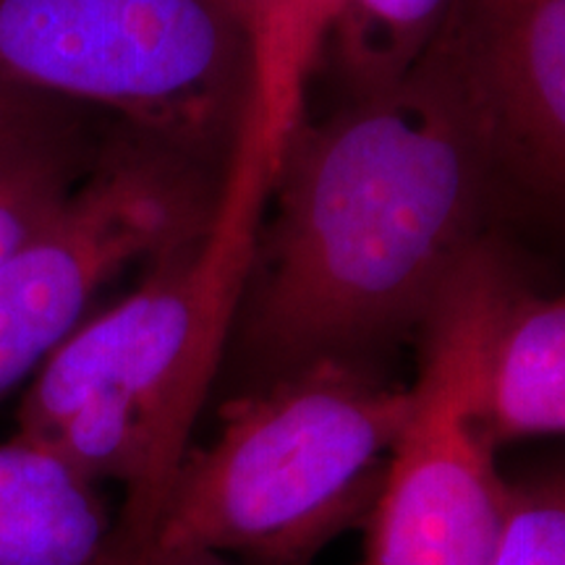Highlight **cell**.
Returning a JSON list of instances; mask_svg holds the SVG:
<instances>
[{"label": "cell", "instance_id": "obj_1", "mask_svg": "<svg viewBox=\"0 0 565 565\" xmlns=\"http://www.w3.org/2000/svg\"><path fill=\"white\" fill-rule=\"evenodd\" d=\"M498 181L445 34L391 89L301 124L280 162L238 309L249 387L362 359L422 330L482 246Z\"/></svg>", "mask_w": 565, "mask_h": 565}, {"label": "cell", "instance_id": "obj_2", "mask_svg": "<svg viewBox=\"0 0 565 565\" xmlns=\"http://www.w3.org/2000/svg\"><path fill=\"white\" fill-rule=\"evenodd\" d=\"M270 194L263 145L242 129L207 228L147 267L121 301L87 317L24 387L13 437L51 450L89 482L124 487L100 565H134L150 547L231 351Z\"/></svg>", "mask_w": 565, "mask_h": 565}, {"label": "cell", "instance_id": "obj_3", "mask_svg": "<svg viewBox=\"0 0 565 565\" xmlns=\"http://www.w3.org/2000/svg\"><path fill=\"white\" fill-rule=\"evenodd\" d=\"M408 404V385L362 359H320L246 387L221 406L217 435L186 450L145 555L309 565L366 526Z\"/></svg>", "mask_w": 565, "mask_h": 565}, {"label": "cell", "instance_id": "obj_4", "mask_svg": "<svg viewBox=\"0 0 565 565\" xmlns=\"http://www.w3.org/2000/svg\"><path fill=\"white\" fill-rule=\"evenodd\" d=\"M0 87L124 129L223 173L252 100L233 0H0Z\"/></svg>", "mask_w": 565, "mask_h": 565}, {"label": "cell", "instance_id": "obj_5", "mask_svg": "<svg viewBox=\"0 0 565 565\" xmlns=\"http://www.w3.org/2000/svg\"><path fill=\"white\" fill-rule=\"evenodd\" d=\"M223 173L129 131L95 152L0 265V401L32 383L110 280L207 228Z\"/></svg>", "mask_w": 565, "mask_h": 565}, {"label": "cell", "instance_id": "obj_6", "mask_svg": "<svg viewBox=\"0 0 565 565\" xmlns=\"http://www.w3.org/2000/svg\"><path fill=\"white\" fill-rule=\"evenodd\" d=\"M487 242L445 288L422 335L408 416L366 521L359 565H490L508 477L477 416V359L494 265Z\"/></svg>", "mask_w": 565, "mask_h": 565}, {"label": "cell", "instance_id": "obj_7", "mask_svg": "<svg viewBox=\"0 0 565 565\" xmlns=\"http://www.w3.org/2000/svg\"><path fill=\"white\" fill-rule=\"evenodd\" d=\"M443 34L475 95L498 181L565 212V0H456Z\"/></svg>", "mask_w": 565, "mask_h": 565}, {"label": "cell", "instance_id": "obj_8", "mask_svg": "<svg viewBox=\"0 0 565 565\" xmlns=\"http://www.w3.org/2000/svg\"><path fill=\"white\" fill-rule=\"evenodd\" d=\"M475 398L498 450L565 435V299L526 288L503 254L484 307Z\"/></svg>", "mask_w": 565, "mask_h": 565}, {"label": "cell", "instance_id": "obj_9", "mask_svg": "<svg viewBox=\"0 0 565 565\" xmlns=\"http://www.w3.org/2000/svg\"><path fill=\"white\" fill-rule=\"evenodd\" d=\"M110 532L95 482L51 450L0 443V565H100Z\"/></svg>", "mask_w": 565, "mask_h": 565}, {"label": "cell", "instance_id": "obj_10", "mask_svg": "<svg viewBox=\"0 0 565 565\" xmlns=\"http://www.w3.org/2000/svg\"><path fill=\"white\" fill-rule=\"evenodd\" d=\"M456 0H341L322 61L333 68L345 100L391 89L440 38Z\"/></svg>", "mask_w": 565, "mask_h": 565}, {"label": "cell", "instance_id": "obj_11", "mask_svg": "<svg viewBox=\"0 0 565 565\" xmlns=\"http://www.w3.org/2000/svg\"><path fill=\"white\" fill-rule=\"evenodd\" d=\"M341 0H294L278 47L252 82V118L267 154L278 162L307 121V89L322 63Z\"/></svg>", "mask_w": 565, "mask_h": 565}, {"label": "cell", "instance_id": "obj_12", "mask_svg": "<svg viewBox=\"0 0 565 565\" xmlns=\"http://www.w3.org/2000/svg\"><path fill=\"white\" fill-rule=\"evenodd\" d=\"M95 152L82 124L0 150V265L79 181Z\"/></svg>", "mask_w": 565, "mask_h": 565}, {"label": "cell", "instance_id": "obj_13", "mask_svg": "<svg viewBox=\"0 0 565 565\" xmlns=\"http://www.w3.org/2000/svg\"><path fill=\"white\" fill-rule=\"evenodd\" d=\"M490 565H565V461L508 479V513Z\"/></svg>", "mask_w": 565, "mask_h": 565}, {"label": "cell", "instance_id": "obj_14", "mask_svg": "<svg viewBox=\"0 0 565 565\" xmlns=\"http://www.w3.org/2000/svg\"><path fill=\"white\" fill-rule=\"evenodd\" d=\"M82 124V110L0 87V150Z\"/></svg>", "mask_w": 565, "mask_h": 565}, {"label": "cell", "instance_id": "obj_15", "mask_svg": "<svg viewBox=\"0 0 565 565\" xmlns=\"http://www.w3.org/2000/svg\"><path fill=\"white\" fill-rule=\"evenodd\" d=\"M291 3L294 0H233L252 42V82L270 63Z\"/></svg>", "mask_w": 565, "mask_h": 565}, {"label": "cell", "instance_id": "obj_16", "mask_svg": "<svg viewBox=\"0 0 565 565\" xmlns=\"http://www.w3.org/2000/svg\"><path fill=\"white\" fill-rule=\"evenodd\" d=\"M134 565H244L215 553H175V555H145Z\"/></svg>", "mask_w": 565, "mask_h": 565}]
</instances>
